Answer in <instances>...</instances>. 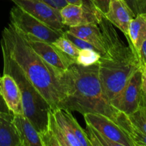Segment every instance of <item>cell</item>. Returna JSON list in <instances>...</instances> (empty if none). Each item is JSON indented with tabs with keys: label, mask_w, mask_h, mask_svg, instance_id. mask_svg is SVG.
<instances>
[{
	"label": "cell",
	"mask_w": 146,
	"mask_h": 146,
	"mask_svg": "<svg viewBox=\"0 0 146 146\" xmlns=\"http://www.w3.org/2000/svg\"><path fill=\"white\" fill-rule=\"evenodd\" d=\"M63 98L58 108L99 113L122 128L127 115L115 109L106 97L98 75V63L88 66L73 64L60 76Z\"/></svg>",
	"instance_id": "obj_1"
},
{
	"label": "cell",
	"mask_w": 146,
	"mask_h": 146,
	"mask_svg": "<svg viewBox=\"0 0 146 146\" xmlns=\"http://www.w3.org/2000/svg\"><path fill=\"white\" fill-rule=\"evenodd\" d=\"M1 48L19 66L52 110L58 108L63 98L60 84L61 74L33 50L20 31L11 23L1 33Z\"/></svg>",
	"instance_id": "obj_2"
},
{
	"label": "cell",
	"mask_w": 146,
	"mask_h": 146,
	"mask_svg": "<svg viewBox=\"0 0 146 146\" xmlns=\"http://www.w3.org/2000/svg\"><path fill=\"white\" fill-rule=\"evenodd\" d=\"M98 25L105 44V52L98 61V75L104 94L111 101L141 68V63L137 53L124 44L113 24L104 16Z\"/></svg>",
	"instance_id": "obj_3"
},
{
	"label": "cell",
	"mask_w": 146,
	"mask_h": 146,
	"mask_svg": "<svg viewBox=\"0 0 146 146\" xmlns=\"http://www.w3.org/2000/svg\"><path fill=\"white\" fill-rule=\"evenodd\" d=\"M3 74H9L17 82L22 98L24 115L31 121L39 134L47 129L48 113L52 110L48 101L30 82L19 66L4 51Z\"/></svg>",
	"instance_id": "obj_4"
},
{
	"label": "cell",
	"mask_w": 146,
	"mask_h": 146,
	"mask_svg": "<svg viewBox=\"0 0 146 146\" xmlns=\"http://www.w3.org/2000/svg\"><path fill=\"white\" fill-rule=\"evenodd\" d=\"M10 21L21 32L31 34L51 44L63 35L64 32L48 27L17 6L13 7L10 11Z\"/></svg>",
	"instance_id": "obj_5"
},
{
	"label": "cell",
	"mask_w": 146,
	"mask_h": 146,
	"mask_svg": "<svg viewBox=\"0 0 146 146\" xmlns=\"http://www.w3.org/2000/svg\"><path fill=\"white\" fill-rule=\"evenodd\" d=\"M110 102L115 109L127 115L132 114L139 108L142 102L141 68L133 75L124 88Z\"/></svg>",
	"instance_id": "obj_6"
},
{
	"label": "cell",
	"mask_w": 146,
	"mask_h": 146,
	"mask_svg": "<svg viewBox=\"0 0 146 146\" xmlns=\"http://www.w3.org/2000/svg\"><path fill=\"white\" fill-rule=\"evenodd\" d=\"M60 14L63 24L68 28L90 23L98 24L104 16L92 0H84L82 5L68 4L60 11Z\"/></svg>",
	"instance_id": "obj_7"
},
{
	"label": "cell",
	"mask_w": 146,
	"mask_h": 146,
	"mask_svg": "<svg viewBox=\"0 0 146 146\" xmlns=\"http://www.w3.org/2000/svg\"><path fill=\"white\" fill-rule=\"evenodd\" d=\"M20 33L22 34L33 50L59 74H64L71 64H74L53 44L43 41L31 34L21 31H20Z\"/></svg>",
	"instance_id": "obj_8"
},
{
	"label": "cell",
	"mask_w": 146,
	"mask_h": 146,
	"mask_svg": "<svg viewBox=\"0 0 146 146\" xmlns=\"http://www.w3.org/2000/svg\"><path fill=\"white\" fill-rule=\"evenodd\" d=\"M86 123L91 125L104 136L119 146H135L127 133L108 117L99 113H86L84 115Z\"/></svg>",
	"instance_id": "obj_9"
},
{
	"label": "cell",
	"mask_w": 146,
	"mask_h": 146,
	"mask_svg": "<svg viewBox=\"0 0 146 146\" xmlns=\"http://www.w3.org/2000/svg\"><path fill=\"white\" fill-rule=\"evenodd\" d=\"M20 7L48 27L64 31L65 26L61 21L60 11L50 7L43 0H11Z\"/></svg>",
	"instance_id": "obj_10"
},
{
	"label": "cell",
	"mask_w": 146,
	"mask_h": 146,
	"mask_svg": "<svg viewBox=\"0 0 146 146\" xmlns=\"http://www.w3.org/2000/svg\"><path fill=\"white\" fill-rule=\"evenodd\" d=\"M52 111L65 134L68 146H91L86 131L81 128L69 111L56 108Z\"/></svg>",
	"instance_id": "obj_11"
},
{
	"label": "cell",
	"mask_w": 146,
	"mask_h": 146,
	"mask_svg": "<svg viewBox=\"0 0 146 146\" xmlns=\"http://www.w3.org/2000/svg\"><path fill=\"white\" fill-rule=\"evenodd\" d=\"M104 17L128 38V27L135 14L124 0H110L108 11Z\"/></svg>",
	"instance_id": "obj_12"
},
{
	"label": "cell",
	"mask_w": 146,
	"mask_h": 146,
	"mask_svg": "<svg viewBox=\"0 0 146 146\" xmlns=\"http://www.w3.org/2000/svg\"><path fill=\"white\" fill-rule=\"evenodd\" d=\"M0 90L9 111L14 115H24L19 88L14 78L9 74H3L0 76Z\"/></svg>",
	"instance_id": "obj_13"
},
{
	"label": "cell",
	"mask_w": 146,
	"mask_h": 146,
	"mask_svg": "<svg viewBox=\"0 0 146 146\" xmlns=\"http://www.w3.org/2000/svg\"><path fill=\"white\" fill-rule=\"evenodd\" d=\"M13 123L21 146H43L39 133L25 115H14Z\"/></svg>",
	"instance_id": "obj_14"
},
{
	"label": "cell",
	"mask_w": 146,
	"mask_h": 146,
	"mask_svg": "<svg viewBox=\"0 0 146 146\" xmlns=\"http://www.w3.org/2000/svg\"><path fill=\"white\" fill-rule=\"evenodd\" d=\"M68 31L76 36L92 44L102 55L105 52V44L102 31L98 24L90 23L75 27H70Z\"/></svg>",
	"instance_id": "obj_15"
},
{
	"label": "cell",
	"mask_w": 146,
	"mask_h": 146,
	"mask_svg": "<svg viewBox=\"0 0 146 146\" xmlns=\"http://www.w3.org/2000/svg\"><path fill=\"white\" fill-rule=\"evenodd\" d=\"M146 40V13H139L131 21L127 41L137 54Z\"/></svg>",
	"instance_id": "obj_16"
},
{
	"label": "cell",
	"mask_w": 146,
	"mask_h": 146,
	"mask_svg": "<svg viewBox=\"0 0 146 146\" xmlns=\"http://www.w3.org/2000/svg\"><path fill=\"white\" fill-rule=\"evenodd\" d=\"M40 137L43 146H68L65 134L57 123L52 110L48 113L46 131L40 134Z\"/></svg>",
	"instance_id": "obj_17"
},
{
	"label": "cell",
	"mask_w": 146,
	"mask_h": 146,
	"mask_svg": "<svg viewBox=\"0 0 146 146\" xmlns=\"http://www.w3.org/2000/svg\"><path fill=\"white\" fill-rule=\"evenodd\" d=\"M12 113L0 112V146H21Z\"/></svg>",
	"instance_id": "obj_18"
},
{
	"label": "cell",
	"mask_w": 146,
	"mask_h": 146,
	"mask_svg": "<svg viewBox=\"0 0 146 146\" xmlns=\"http://www.w3.org/2000/svg\"><path fill=\"white\" fill-rule=\"evenodd\" d=\"M60 51L63 53L66 56L76 64V58L79 53V48H77L65 35L63 34L54 43H52Z\"/></svg>",
	"instance_id": "obj_19"
},
{
	"label": "cell",
	"mask_w": 146,
	"mask_h": 146,
	"mask_svg": "<svg viewBox=\"0 0 146 146\" xmlns=\"http://www.w3.org/2000/svg\"><path fill=\"white\" fill-rule=\"evenodd\" d=\"M86 132L91 146H119L116 143L111 141L94 127L87 123Z\"/></svg>",
	"instance_id": "obj_20"
},
{
	"label": "cell",
	"mask_w": 146,
	"mask_h": 146,
	"mask_svg": "<svg viewBox=\"0 0 146 146\" xmlns=\"http://www.w3.org/2000/svg\"><path fill=\"white\" fill-rule=\"evenodd\" d=\"M124 131L133 141L135 146H146V134L132 123L128 116L123 127Z\"/></svg>",
	"instance_id": "obj_21"
},
{
	"label": "cell",
	"mask_w": 146,
	"mask_h": 146,
	"mask_svg": "<svg viewBox=\"0 0 146 146\" xmlns=\"http://www.w3.org/2000/svg\"><path fill=\"white\" fill-rule=\"evenodd\" d=\"M101 56V54L96 50L90 48L80 49L76 64L84 66H88L98 63Z\"/></svg>",
	"instance_id": "obj_22"
},
{
	"label": "cell",
	"mask_w": 146,
	"mask_h": 146,
	"mask_svg": "<svg viewBox=\"0 0 146 146\" xmlns=\"http://www.w3.org/2000/svg\"><path fill=\"white\" fill-rule=\"evenodd\" d=\"M128 116L133 125L146 134V106L143 101L139 108Z\"/></svg>",
	"instance_id": "obj_23"
},
{
	"label": "cell",
	"mask_w": 146,
	"mask_h": 146,
	"mask_svg": "<svg viewBox=\"0 0 146 146\" xmlns=\"http://www.w3.org/2000/svg\"><path fill=\"white\" fill-rule=\"evenodd\" d=\"M64 35H65L66 36L67 38H68V39H69L70 41L77 47V48H79V49H83V48H90V49H94L98 51V50H97L92 44L87 42L85 40H83L81 39V38L74 36V34H72L71 32H69L68 30L64 31Z\"/></svg>",
	"instance_id": "obj_24"
},
{
	"label": "cell",
	"mask_w": 146,
	"mask_h": 146,
	"mask_svg": "<svg viewBox=\"0 0 146 146\" xmlns=\"http://www.w3.org/2000/svg\"><path fill=\"white\" fill-rule=\"evenodd\" d=\"M43 1L48 4L50 7L59 11L68 4L66 0H43Z\"/></svg>",
	"instance_id": "obj_25"
},
{
	"label": "cell",
	"mask_w": 146,
	"mask_h": 146,
	"mask_svg": "<svg viewBox=\"0 0 146 146\" xmlns=\"http://www.w3.org/2000/svg\"><path fill=\"white\" fill-rule=\"evenodd\" d=\"M92 1L103 15L107 12L110 0H92Z\"/></svg>",
	"instance_id": "obj_26"
},
{
	"label": "cell",
	"mask_w": 146,
	"mask_h": 146,
	"mask_svg": "<svg viewBox=\"0 0 146 146\" xmlns=\"http://www.w3.org/2000/svg\"><path fill=\"white\" fill-rule=\"evenodd\" d=\"M138 58L143 65H146V40L143 43L139 51H138Z\"/></svg>",
	"instance_id": "obj_27"
},
{
	"label": "cell",
	"mask_w": 146,
	"mask_h": 146,
	"mask_svg": "<svg viewBox=\"0 0 146 146\" xmlns=\"http://www.w3.org/2000/svg\"><path fill=\"white\" fill-rule=\"evenodd\" d=\"M135 15L139 13V0H124Z\"/></svg>",
	"instance_id": "obj_28"
},
{
	"label": "cell",
	"mask_w": 146,
	"mask_h": 146,
	"mask_svg": "<svg viewBox=\"0 0 146 146\" xmlns=\"http://www.w3.org/2000/svg\"><path fill=\"white\" fill-rule=\"evenodd\" d=\"M141 87L142 91L146 92V65L141 64Z\"/></svg>",
	"instance_id": "obj_29"
},
{
	"label": "cell",
	"mask_w": 146,
	"mask_h": 146,
	"mask_svg": "<svg viewBox=\"0 0 146 146\" xmlns=\"http://www.w3.org/2000/svg\"><path fill=\"white\" fill-rule=\"evenodd\" d=\"M1 76V75H0ZM0 112L3 113H11L9 111V109L7 107V104H6L5 101H4V98H3L2 95H1V90H0Z\"/></svg>",
	"instance_id": "obj_30"
},
{
	"label": "cell",
	"mask_w": 146,
	"mask_h": 146,
	"mask_svg": "<svg viewBox=\"0 0 146 146\" xmlns=\"http://www.w3.org/2000/svg\"><path fill=\"white\" fill-rule=\"evenodd\" d=\"M139 13H146V0H139Z\"/></svg>",
	"instance_id": "obj_31"
},
{
	"label": "cell",
	"mask_w": 146,
	"mask_h": 146,
	"mask_svg": "<svg viewBox=\"0 0 146 146\" xmlns=\"http://www.w3.org/2000/svg\"><path fill=\"white\" fill-rule=\"evenodd\" d=\"M68 2V4H78V5H82L84 3V0H66Z\"/></svg>",
	"instance_id": "obj_32"
},
{
	"label": "cell",
	"mask_w": 146,
	"mask_h": 146,
	"mask_svg": "<svg viewBox=\"0 0 146 146\" xmlns=\"http://www.w3.org/2000/svg\"><path fill=\"white\" fill-rule=\"evenodd\" d=\"M142 101L146 106V92L142 91Z\"/></svg>",
	"instance_id": "obj_33"
}]
</instances>
